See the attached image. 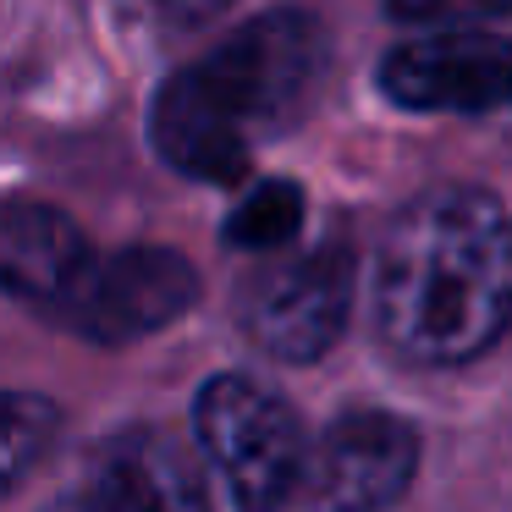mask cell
<instances>
[{
    "label": "cell",
    "mask_w": 512,
    "mask_h": 512,
    "mask_svg": "<svg viewBox=\"0 0 512 512\" xmlns=\"http://www.w3.org/2000/svg\"><path fill=\"white\" fill-rule=\"evenodd\" d=\"M375 331L408 364H468L512 325V215L496 193L446 182L386 226L369 287Z\"/></svg>",
    "instance_id": "cell-1"
},
{
    "label": "cell",
    "mask_w": 512,
    "mask_h": 512,
    "mask_svg": "<svg viewBox=\"0 0 512 512\" xmlns=\"http://www.w3.org/2000/svg\"><path fill=\"white\" fill-rule=\"evenodd\" d=\"M325 28L309 12H259L210 56L171 72L149 111L160 160L204 182H237L254 144L309 116L325 83Z\"/></svg>",
    "instance_id": "cell-2"
},
{
    "label": "cell",
    "mask_w": 512,
    "mask_h": 512,
    "mask_svg": "<svg viewBox=\"0 0 512 512\" xmlns=\"http://www.w3.org/2000/svg\"><path fill=\"white\" fill-rule=\"evenodd\" d=\"M204 457L226 479L237 512H281L309 485L314 446L298 408L254 375H215L193 402Z\"/></svg>",
    "instance_id": "cell-3"
},
{
    "label": "cell",
    "mask_w": 512,
    "mask_h": 512,
    "mask_svg": "<svg viewBox=\"0 0 512 512\" xmlns=\"http://www.w3.org/2000/svg\"><path fill=\"white\" fill-rule=\"evenodd\" d=\"M358 292V259L347 243H320L292 259H270L237 292L248 342L281 364H314L347 331Z\"/></svg>",
    "instance_id": "cell-4"
},
{
    "label": "cell",
    "mask_w": 512,
    "mask_h": 512,
    "mask_svg": "<svg viewBox=\"0 0 512 512\" xmlns=\"http://www.w3.org/2000/svg\"><path fill=\"white\" fill-rule=\"evenodd\" d=\"M199 303V270L177 248H116L94 265L67 325L100 347H127L177 325Z\"/></svg>",
    "instance_id": "cell-5"
},
{
    "label": "cell",
    "mask_w": 512,
    "mask_h": 512,
    "mask_svg": "<svg viewBox=\"0 0 512 512\" xmlns=\"http://www.w3.org/2000/svg\"><path fill=\"white\" fill-rule=\"evenodd\" d=\"M380 89L408 111H512V39L479 28L402 39L380 61Z\"/></svg>",
    "instance_id": "cell-6"
},
{
    "label": "cell",
    "mask_w": 512,
    "mask_h": 512,
    "mask_svg": "<svg viewBox=\"0 0 512 512\" xmlns=\"http://www.w3.org/2000/svg\"><path fill=\"white\" fill-rule=\"evenodd\" d=\"M419 474V430L397 413L331 419L309 463V512H391Z\"/></svg>",
    "instance_id": "cell-7"
},
{
    "label": "cell",
    "mask_w": 512,
    "mask_h": 512,
    "mask_svg": "<svg viewBox=\"0 0 512 512\" xmlns=\"http://www.w3.org/2000/svg\"><path fill=\"white\" fill-rule=\"evenodd\" d=\"M78 512H210V490L166 430H122L83 468Z\"/></svg>",
    "instance_id": "cell-8"
},
{
    "label": "cell",
    "mask_w": 512,
    "mask_h": 512,
    "mask_svg": "<svg viewBox=\"0 0 512 512\" xmlns=\"http://www.w3.org/2000/svg\"><path fill=\"white\" fill-rule=\"evenodd\" d=\"M100 254L56 204H0V292L67 320Z\"/></svg>",
    "instance_id": "cell-9"
},
{
    "label": "cell",
    "mask_w": 512,
    "mask_h": 512,
    "mask_svg": "<svg viewBox=\"0 0 512 512\" xmlns=\"http://www.w3.org/2000/svg\"><path fill=\"white\" fill-rule=\"evenodd\" d=\"M298 226H303V188L287 177H270L243 193V204L226 221V243L243 248V254H281L298 237Z\"/></svg>",
    "instance_id": "cell-10"
},
{
    "label": "cell",
    "mask_w": 512,
    "mask_h": 512,
    "mask_svg": "<svg viewBox=\"0 0 512 512\" xmlns=\"http://www.w3.org/2000/svg\"><path fill=\"white\" fill-rule=\"evenodd\" d=\"M56 441V408L34 391H0V501L12 496Z\"/></svg>",
    "instance_id": "cell-11"
}]
</instances>
